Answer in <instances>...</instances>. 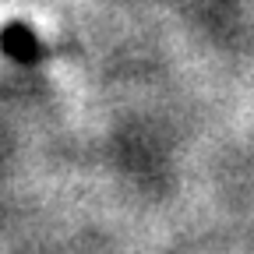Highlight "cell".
Here are the masks:
<instances>
[{
	"instance_id": "cell-1",
	"label": "cell",
	"mask_w": 254,
	"mask_h": 254,
	"mask_svg": "<svg viewBox=\"0 0 254 254\" xmlns=\"http://www.w3.org/2000/svg\"><path fill=\"white\" fill-rule=\"evenodd\" d=\"M4 46H7V53L18 57V60H36V39H32L28 28H21V25H7Z\"/></svg>"
}]
</instances>
